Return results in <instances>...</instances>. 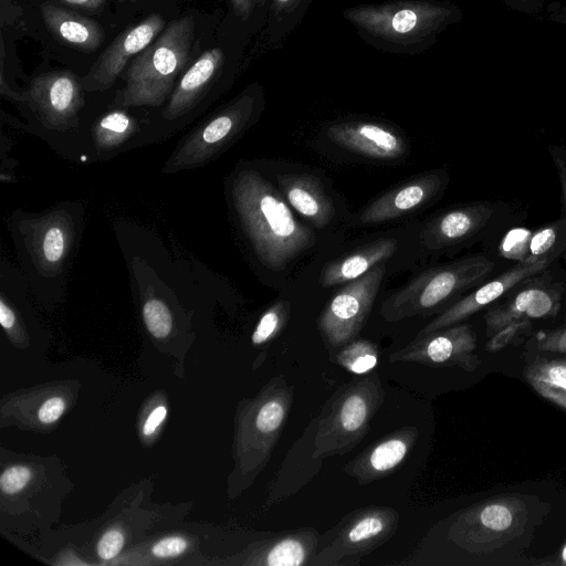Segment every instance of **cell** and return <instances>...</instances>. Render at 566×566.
Masks as SVG:
<instances>
[{
	"mask_svg": "<svg viewBox=\"0 0 566 566\" xmlns=\"http://www.w3.org/2000/svg\"><path fill=\"white\" fill-rule=\"evenodd\" d=\"M238 213L260 262L283 270L315 244L313 232L293 216L284 197L254 170L234 184Z\"/></svg>",
	"mask_w": 566,
	"mask_h": 566,
	"instance_id": "obj_1",
	"label": "cell"
},
{
	"mask_svg": "<svg viewBox=\"0 0 566 566\" xmlns=\"http://www.w3.org/2000/svg\"><path fill=\"white\" fill-rule=\"evenodd\" d=\"M437 0H391L346 8L342 15L374 49L396 55H418L431 48L452 18Z\"/></svg>",
	"mask_w": 566,
	"mask_h": 566,
	"instance_id": "obj_2",
	"label": "cell"
},
{
	"mask_svg": "<svg viewBox=\"0 0 566 566\" xmlns=\"http://www.w3.org/2000/svg\"><path fill=\"white\" fill-rule=\"evenodd\" d=\"M195 21L186 15L172 20L129 64L122 105H160L187 64L192 46Z\"/></svg>",
	"mask_w": 566,
	"mask_h": 566,
	"instance_id": "obj_3",
	"label": "cell"
},
{
	"mask_svg": "<svg viewBox=\"0 0 566 566\" xmlns=\"http://www.w3.org/2000/svg\"><path fill=\"white\" fill-rule=\"evenodd\" d=\"M385 400L377 373L339 387L315 417L314 457L345 454L366 436Z\"/></svg>",
	"mask_w": 566,
	"mask_h": 566,
	"instance_id": "obj_4",
	"label": "cell"
},
{
	"mask_svg": "<svg viewBox=\"0 0 566 566\" xmlns=\"http://www.w3.org/2000/svg\"><path fill=\"white\" fill-rule=\"evenodd\" d=\"M495 263L483 256H467L431 268L391 294L381 305L384 321L396 323L426 315L451 297L482 282Z\"/></svg>",
	"mask_w": 566,
	"mask_h": 566,
	"instance_id": "obj_5",
	"label": "cell"
},
{
	"mask_svg": "<svg viewBox=\"0 0 566 566\" xmlns=\"http://www.w3.org/2000/svg\"><path fill=\"white\" fill-rule=\"evenodd\" d=\"M398 512L389 506L369 505L346 514L321 537L308 566H356L387 543L397 532Z\"/></svg>",
	"mask_w": 566,
	"mask_h": 566,
	"instance_id": "obj_6",
	"label": "cell"
},
{
	"mask_svg": "<svg viewBox=\"0 0 566 566\" xmlns=\"http://www.w3.org/2000/svg\"><path fill=\"white\" fill-rule=\"evenodd\" d=\"M386 273L384 263L350 281L328 302L317 326L328 350L352 342L365 325Z\"/></svg>",
	"mask_w": 566,
	"mask_h": 566,
	"instance_id": "obj_7",
	"label": "cell"
},
{
	"mask_svg": "<svg viewBox=\"0 0 566 566\" xmlns=\"http://www.w3.org/2000/svg\"><path fill=\"white\" fill-rule=\"evenodd\" d=\"M294 387L282 375L274 376L251 405L247 418L251 470L260 471L270 460L289 419Z\"/></svg>",
	"mask_w": 566,
	"mask_h": 566,
	"instance_id": "obj_8",
	"label": "cell"
},
{
	"mask_svg": "<svg viewBox=\"0 0 566 566\" xmlns=\"http://www.w3.org/2000/svg\"><path fill=\"white\" fill-rule=\"evenodd\" d=\"M475 334L468 324L416 336L406 347L389 355V363H408L423 366H460L473 369L476 365L472 352Z\"/></svg>",
	"mask_w": 566,
	"mask_h": 566,
	"instance_id": "obj_9",
	"label": "cell"
},
{
	"mask_svg": "<svg viewBox=\"0 0 566 566\" xmlns=\"http://www.w3.org/2000/svg\"><path fill=\"white\" fill-rule=\"evenodd\" d=\"M165 27L159 13H151L140 23L120 33L80 80L83 90L103 91L113 85L127 62L145 50Z\"/></svg>",
	"mask_w": 566,
	"mask_h": 566,
	"instance_id": "obj_10",
	"label": "cell"
},
{
	"mask_svg": "<svg viewBox=\"0 0 566 566\" xmlns=\"http://www.w3.org/2000/svg\"><path fill=\"white\" fill-rule=\"evenodd\" d=\"M327 137L338 146L377 160H396L407 153L405 137L391 125L370 118L336 120L326 128Z\"/></svg>",
	"mask_w": 566,
	"mask_h": 566,
	"instance_id": "obj_11",
	"label": "cell"
},
{
	"mask_svg": "<svg viewBox=\"0 0 566 566\" xmlns=\"http://www.w3.org/2000/svg\"><path fill=\"white\" fill-rule=\"evenodd\" d=\"M446 184L447 172L441 170L407 180L364 208L359 214V222L374 224L407 216L437 198Z\"/></svg>",
	"mask_w": 566,
	"mask_h": 566,
	"instance_id": "obj_12",
	"label": "cell"
},
{
	"mask_svg": "<svg viewBox=\"0 0 566 566\" xmlns=\"http://www.w3.org/2000/svg\"><path fill=\"white\" fill-rule=\"evenodd\" d=\"M419 431L413 426L399 428L380 438L343 467V471L359 485L381 480L406 461L416 446Z\"/></svg>",
	"mask_w": 566,
	"mask_h": 566,
	"instance_id": "obj_13",
	"label": "cell"
},
{
	"mask_svg": "<svg viewBox=\"0 0 566 566\" xmlns=\"http://www.w3.org/2000/svg\"><path fill=\"white\" fill-rule=\"evenodd\" d=\"M549 262V260L517 262L507 271L481 285L479 289L442 312L420 329L416 336H422L463 321L486 305L495 302L517 283L545 270Z\"/></svg>",
	"mask_w": 566,
	"mask_h": 566,
	"instance_id": "obj_14",
	"label": "cell"
},
{
	"mask_svg": "<svg viewBox=\"0 0 566 566\" xmlns=\"http://www.w3.org/2000/svg\"><path fill=\"white\" fill-rule=\"evenodd\" d=\"M494 207L473 202L451 208L433 218L422 230L423 244L439 250L459 244L479 233L491 220Z\"/></svg>",
	"mask_w": 566,
	"mask_h": 566,
	"instance_id": "obj_15",
	"label": "cell"
},
{
	"mask_svg": "<svg viewBox=\"0 0 566 566\" xmlns=\"http://www.w3.org/2000/svg\"><path fill=\"white\" fill-rule=\"evenodd\" d=\"M82 84L69 71L49 72L36 76L30 95L44 118L55 125L67 122L83 105Z\"/></svg>",
	"mask_w": 566,
	"mask_h": 566,
	"instance_id": "obj_16",
	"label": "cell"
},
{
	"mask_svg": "<svg viewBox=\"0 0 566 566\" xmlns=\"http://www.w3.org/2000/svg\"><path fill=\"white\" fill-rule=\"evenodd\" d=\"M224 63L223 49L212 48L205 51L180 78L165 109V117L175 118L189 111L222 73Z\"/></svg>",
	"mask_w": 566,
	"mask_h": 566,
	"instance_id": "obj_17",
	"label": "cell"
},
{
	"mask_svg": "<svg viewBox=\"0 0 566 566\" xmlns=\"http://www.w3.org/2000/svg\"><path fill=\"white\" fill-rule=\"evenodd\" d=\"M289 205L318 228L326 227L335 209L321 180L310 174H286L279 178Z\"/></svg>",
	"mask_w": 566,
	"mask_h": 566,
	"instance_id": "obj_18",
	"label": "cell"
},
{
	"mask_svg": "<svg viewBox=\"0 0 566 566\" xmlns=\"http://www.w3.org/2000/svg\"><path fill=\"white\" fill-rule=\"evenodd\" d=\"M319 533L314 527L274 535L260 544L254 564L263 566H308L317 552Z\"/></svg>",
	"mask_w": 566,
	"mask_h": 566,
	"instance_id": "obj_19",
	"label": "cell"
},
{
	"mask_svg": "<svg viewBox=\"0 0 566 566\" xmlns=\"http://www.w3.org/2000/svg\"><path fill=\"white\" fill-rule=\"evenodd\" d=\"M559 300L560 293L555 289L538 286L523 290L488 311V328L497 332L516 321L542 318L554 314L558 310Z\"/></svg>",
	"mask_w": 566,
	"mask_h": 566,
	"instance_id": "obj_20",
	"label": "cell"
},
{
	"mask_svg": "<svg viewBox=\"0 0 566 566\" xmlns=\"http://www.w3.org/2000/svg\"><path fill=\"white\" fill-rule=\"evenodd\" d=\"M398 247L396 239H378L328 263L321 272L319 283L331 287L358 279L391 256Z\"/></svg>",
	"mask_w": 566,
	"mask_h": 566,
	"instance_id": "obj_21",
	"label": "cell"
},
{
	"mask_svg": "<svg viewBox=\"0 0 566 566\" xmlns=\"http://www.w3.org/2000/svg\"><path fill=\"white\" fill-rule=\"evenodd\" d=\"M41 14L49 30L70 46L93 51L104 39L101 25L77 12L42 3Z\"/></svg>",
	"mask_w": 566,
	"mask_h": 566,
	"instance_id": "obj_22",
	"label": "cell"
},
{
	"mask_svg": "<svg viewBox=\"0 0 566 566\" xmlns=\"http://www.w3.org/2000/svg\"><path fill=\"white\" fill-rule=\"evenodd\" d=\"M314 0H271L268 19L261 31L258 48L279 50L305 18Z\"/></svg>",
	"mask_w": 566,
	"mask_h": 566,
	"instance_id": "obj_23",
	"label": "cell"
},
{
	"mask_svg": "<svg viewBox=\"0 0 566 566\" xmlns=\"http://www.w3.org/2000/svg\"><path fill=\"white\" fill-rule=\"evenodd\" d=\"M379 352L369 339H353L345 344L335 355V363L345 370L356 375L370 373L378 364Z\"/></svg>",
	"mask_w": 566,
	"mask_h": 566,
	"instance_id": "obj_24",
	"label": "cell"
},
{
	"mask_svg": "<svg viewBox=\"0 0 566 566\" xmlns=\"http://www.w3.org/2000/svg\"><path fill=\"white\" fill-rule=\"evenodd\" d=\"M291 305L286 301L272 304L260 317L251 336L255 346L264 345L274 339L290 319Z\"/></svg>",
	"mask_w": 566,
	"mask_h": 566,
	"instance_id": "obj_25",
	"label": "cell"
},
{
	"mask_svg": "<svg viewBox=\"0 0 566 566\" xmlns=\"http://www.w3.org/2000/svg\"><path fill=\"white\" fill-rule=\"evenodd\" d=\"M562 234H566V219L564 218L533 231L528 248V255L525 261H552L551 254L558 245Z\"/></svg>",
	"mask_w": 566,
	"mask_h": 566,
	"instance_id": "obj_26",
	"label": "cell"
},
{
	"mask_svg": "<svg viewBox=\"0 0 566 566\" xmlns=\"http://www.w3.org/2000/svg\"><path fill=\"white\" fill-rule=\"evenodd\" d=\"M233 15L254 31H262L266 23L271 0H229Z\"/></svg>",
	"mask_w": 566,
	"mask_h": 566,
	"instance_id": "obj_27",
	"label": "cell"
},
{
	"mask_svg": "<svg viewBox=\"0 0 566 566\" xmlns=\"http://www.w3.org/2000/svg\"><path fill=\"white\" fill-rule=\"evenodd\" d=\"M97 137L106 144L122 142L134 128V120L123 111L106 114L97 124Z\"/></svg>",
	"mask_w": 566,
	"mask_h": 566,
	"instance_id": "obj_28",
	"label": "cell"
},
{
	"mask_svg": "<svg viewBox=\"0 0 566 566\" xmlns=\"http://www.w3.org/2000/svg\"><path fill=\"white\" fill-rule=\"evenodd\" d=\"M143 317L153 336L164 338L170 333L172 319L164 302L156 298L148 300L143 307Z\"/></svg>",
	"mask_w": 566,
	"mask_h": 566,
	"instance_id": "obj_29",
	"label": "cell"
},
{
	"mask_svg": "<svg viewBox=\"0 0 566 566\" xmlns=\"http://www.w3.org/2000/svg\"><path fill=\"white\" fill-rule=\"evenodd\" d=\"M533 231L515 228L509 231L499 245V253L505 259L523 262L527 259Z\"/></svg>",
	"mask_w": 566,
	"mask_h": 566,
	"instance_id": "obj_30",
	"label": "cell"
},
{
	"mask_svg": "<svg viewBox=\"0 0 566 566\" xmlns=\"http://www.w3.org/2000/svg\"><path fill=\"white\" fill-rule=\"evenodd\" d=\"M528 374L532 384L543 382L566 389V364L552 361L536 365Z\"/></svg>",
	"mask_w": 566,
	"mask_h": 566,
	"instance_id": "obj_31",
	"label": "cell"
},
{
	"mask_svg": "<svg viewBox=\"0 0 566 566\" xmlns=\"http://www.w3.org/2000/svg\"><path fill=\"white\" fill-rule=\"evenodd\" d=\"M480 522L493 531H504L512 524L510 510L501 504H491L480 512Z\"/></svg>",
	"mask_w": 566,
	"mask_h": 566,
	"instance_id": "obj_32",
	"label": "cell"
},
{
	"mask_svg": "<svg viewBox=\"0 0 566 566\" xmlns=\"http://www.w3.org/2000/svg\"><path fill=\"white\" fill-rule=\"evenodd\" d=\"M31 471L24 465H14L6 469L0 476V488L6 494L21 491L30 481Z\"/></svg>",
	"mask_w": 566,
	"mask_h": 566,
	"instance_id": "obj_33",
	"label": "cell"
},
{
	"mask_svg": "<svg viewBox=\"0 0 566 566\" xmlns=\"http://www.w3.org/2000/svg\"><path fill=\"white\" fill-rule=\"evenodd\" d=\"M65 240L63 231L57 227H51L43 239L42 250L45 259L53 263L59 261L64 253Z\"/></svg>",
	"mask_w": 566,
	"mask_h": 566,
	"instance_id": "obj_34",
	"label": "cell"
},
{
	"mask_svg": "<svg viewBox=\"0 0 566 566\" xmlns=\"http://www.w3.org/2000/svg\"><path fill=\"white\" fill-rule=\"evenodd\" d=\"M124 545V535L118 530L106 532L97 543V554L103 560H108L118 555Z\"/></svg>",
	"mask_w": 566,
	"mask_h": 566,
	"instance_id": "obj_35",
	"label": "cell"
},
{
	"mask_svg": "<svg viewBox=\"0 0 566 566\" xmlns=\"http://www.w3.org/2000/svg\"><path fill=\"white\" fill-rule=\"evenodd\" d=\"M528 319L513 322L505 327L497 331L495 336L489 342L488 348L490 350H499L506 346L520 332L528 327Z\"/></svg>",
	"mask_w": 566,
	"mask_h": 566,
	"instance_id": "obj_36",
	"label": "cell"
},
{
	"mask_svg": "<svg viewBox=\"0 0 566 566\" xmlns=\"http://www.w3.org/2000/svg\"><path fill=\"white\" fill-rule=\"evenodd\" d=\"M188 543L182 537L170 536L157 542L153 546V554L160 558L174 557L186 551Z\"/></svg>",
	"mask_w": 566,
	"mask_h": 566,
	"instance_id": "obj_37",
	"label": "cell"
},
{
	"mask_svg": "<svg viewBox=\"0 0 566 566\" xmlns=\"http://www.w3.org/2000/svg\"><path fill=\"white\" fill-rule=\"evenodd\" d=\"M557 169L562 190V218L566 219V149L559 146L548 148Z\"/></svg>",
	"mask_w": 566,
	"mask_h": 566,
	"instance_id": "obj_38",
	"label": "cell"
},
{
	"mask_svg": "<svg viewBox=\"0 0 566 566\" xmlns=\"http://www.w3.org/2000/svg\"><path fill=\"white\" fill-rule=\"evenodd\" d=\"M64 409V400L61 397H52L40 407L38 418L42 423H52L62 416Z\"/></svg>",
	"mask_w": 566,
	"mask_h": 566,
	"instance_id": "obj_39",
	"label": "cell"
},
{
	"mask_svg": "<svg viewBox=\"0 0 566 566\" xmlns=\"http://www.w3.org/2000/svg\"><path fill=\"white\" fill-rule=\"evenodd\" d=\"M539 347L545 350L566 353V326L548 333Z\"/></svg>",
	"mask_w": 566,
	"mask_h": 566,
	"instance_id": "obj_40",
	"label": "cell"
},
{
	"mask_svg": "<svg viewBox=\"0 0 566 566\" xmlns=\"http://www.w3.org/2000/svg\"><path fill=\"white\" fill-rule=\"evenodd\" d=\"M533 386L542 396L566 408V389L553 387L543 382H533Z\"/></svg>",
	"mask_w": 566,
	"mask_h": 566,
	"instance_id": "obj_41",
	"label": "cell"
},
{
	"mask_svg": "<svg viewBox=\"0 0 566 566\" xmlns=\"http://www.w3.org/2000/svg\"><path fill=\"white\" fill-rule=\"evenodd\" d=\"M167 415V409L165 406L156 407L147 417L144 427L143 433L145 436H151L155 430L161 424Z\"/></svg>",
	"mask_w": 566,
	"mask_h": 566,
	"instance_id": "obj_42",
	"label": "cell"
},
{
	"mask_svg": "<svg viewBox=\"0 0 566 566\" xmlns=\"http://www.w3.org/2000/svg\"><path fill=\"white\" fill-rule=\"evenodd\" d=\"M0 323L4 329H11L15 323V316L10 307H8L3 300L0 302Z\"/></svg>",
	"mask_w": 566,
	"mask_h": 566,
	"instance_id": "obj_43",
	"label": "cell"
},
{
	"mask_svg": "<svg viewBox=\"0 0 566 566\" xmlns=\"http://www.w3.org/2000/svg\"><path fill=\"white\" fill-rule=\"evenodd\" d=\"M64 3H67L75 8H82L85 10H97L101 8L105 0H59Z\"/></svg>",
	"mask_w": 566,
	"mask_h": 566,
	"instance_id": "obj_44",
	"label": "cell"
},
{
	"mask_svg": "<svg viewBox=\"0 0 566 566\" xmlns=\"http://www.w3.org/2000/svg\"><path fill=\"white\" fill-rule=\"evenodd\" d=\"M562 557H563V560L566 563V546L563 549Z\"/></svg>",
	"mask_w": 566,
	"mask_h": 566,
	"instance_id": "obj_45",
	"label": "cell"
},
{
	"mask_svg": "<svg viewBox=\"0 0 566 566\" xmlns=\"http://www.w3.org/2000/svg\"><path fill=\"white\" fill-rule=\"evenodd\" d=\"M566 258V256H565Z\"/></svg>",
	"mask_w": 566,
	"mask_h": 566,
	"instance_id": "obj_46",
	"label": "cell"
}]
</instances>
